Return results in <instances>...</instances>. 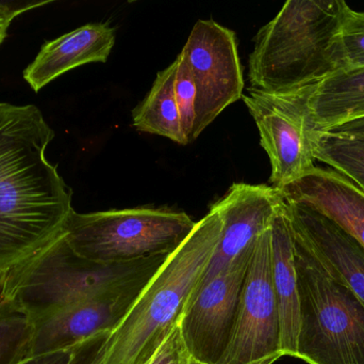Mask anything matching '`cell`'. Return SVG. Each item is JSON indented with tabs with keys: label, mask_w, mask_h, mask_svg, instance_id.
Returning <instances> with one entry per match:
<instances>
[{
	"label": "cell",
	"mask_w": 364,
	"mask_h": 364,
	"mask_svg": "<svg viewBox=\"0 0 364 364\" xmlns=\"http://www.w3.org/2000/svg\"><path fill=\"white\" fill-rule=\"evenodd\" d=\"M344 0H289L263 26L250 56V89L284 93L318 85L343 70L340 29Z\"/></svg>",
	"instance_id": "cell-3"
},
{
	"label": "cell",
	"mask_w": 364,
	"mask_h": 364,
	"mask_svg": "<svg viewBox=\"0 0 364 364\" xmlns=\"http://www.w3.org/2000/svg\"><path fill=\"white\" fill-rule=\"evenodd\" d=\"M179 55L196 85L195 140L225 108L243 98V68L235 32L213 19L195 24Z\"/></svg>",
	"instance_id": "cell-9"
},
{
	"label": "cell",
	"mask_w": 364,
	"mask_h": 364,
	"mask_svg": "<svg viewBox=\"0 0 364 364\" xmlns=\"http://www.w3.org/2000/svg\"><path fill=\"white\" fill-rule=\"evenodd\" d=\"M32 331L31 322L0 299V364H18L29 357Z\"/></svg>",
	"instance_id": "cell-20"
},
{
	"label": "cell",
	"mask_w": 364,
	"mask_h": 364,
	"mask_svg": "<svg viewBox=\"0 0 364 364\" xmlns=\"http://www.w3.org/2000/svg\"><path fill=\"white\" fill-rule=\"evenodd\" d=\"M215 204L168 256L91 364H147L176 328L213 256L222 231Z\"/></svg>",
	"instance_id": "cell-2"
},
{
	"label": "cell",
	"mask_w": 364,
	"mask_h": 364,
	"mask_svg": "<svg viewBox=\"0 0 364 364\" xmlns=\"http://www.w3.org/2000/svg\"><path fill=\"white\" fill-rule=\"evenodd\" d=\"M314 157L348 177L364 192V137L318 132Z\"/></svg>",
	"instance_id": "cell-19"
},
{
	"label": "cell",
	"mask_w": 364,
	"mask_h": 364,
	"mask_svg": "<svg viewBox=\"0 0 364 364\" xmlns=\"http://www.w3.org/2000/svg\"><path fill=\"white\" fill-rule=\"evenodd\" d=\"M109 333H102L90 338L75 348L74 356L70 364H91L95 359L102 342L108 337Z\"/></svg>",
	"instance_id": "cell-25"
},
{
	"label": "cell",
	"mask_w": 364,
	"mask_h": 364,
	"mask_svg": "<svg viewBox=\"0 0 364 364\" xmlns=\"http://www.w3.org/2000/svg\"><path fill=\"white\" fill-rule=\"evenodd\" d=\"M309 108L320 132L364 118V68L338 71L314 85Z\"/></svg>",
	"instance_id": "cell-17"
},
{
	"label": "cell",
	"mask_w": 364,
	"mask_h": 364,
	"mask_svg": "<svg viewBox=\"0 0 364 364\" xmlns=\"http://www.w3.org/2000/svg\"><path fill=\"white\" fill-rule=\"evenodd\" d=\"M325 132L343 135V136L364 137V118L340 124V125L335 126V128H329Z\"/></svg>",
	"instance_id": "cell-27"
},
{
	"label": "cell",
	"mask_w": 364,
	"mask_h": 364,
	"mask_svg": "<svg viewBox=\"0 0 364 364\" xmlns=\"http://www.w3.org/2000/svg\"><path fill=\"white\" fill-rule=\"evenodd\" d=\"M293 239L301 308L296 358L308 364H364L363 303L294 233Z\"/></svg>",
	"instance_id": "cell-5"
},
{
	"label": "cell",
	"mask_w": 364,
	"mask_h": 364,
	"mask_svg": "<svg viewBox=\"0 0 364 364\" xmlns=\"http://www.w3.org/2000/svg\"><path fill=\"white\" fill-rule=\"evenodd\" d=\"M156 273L77 301L34 323L29 357L72 350L90 338L110 333Z\"/></svg>",
	"instance_id": "cell-11"
},
{
	"label": "cell",
	"mask_w": 364,
	"mask_h": 364,
	"mask_svg": "<svg viewBox=\"0 0 364 364\" xmlns=\"http://www.w3.org/2000/svg\"><path fill=\"white\" fill-rule=\"evenodd\" d=\"M170 256L129 263L95 262L77 254L62 232L0 278V299L14 306L33 325L77 301L156 273Z\"/></svg>",
	"instance_id": "cell-4"
},
{
	"label": "cell",
	"mask_w": 364,
	"mask_h": 364,
	"mask_svg": "<svg viewBox=\"0 0 364 364\" xmlns=\"http://www.w3.org/2000/svg\"><path fill=\"white\" fill-rule=\"evenodd\" d=\"M339 42L343 70L364 68V11H355L346 4Z\"/></svg>",
	"instance_id": "cell-21"
},
{
	"label": "cell",
	"mask_w": 364,
	"mask_h": 364,
	"mask_svg": "<svg viewBox=\"0 0 364 364\" xmlns=\"http://www.w3.org/2000/svg\"><path fill=\"white\" fill-rule=\"evenodd\" d=\"M115 43V30L107 24L81 26L45 43L23 78L36 92L64 73L92 62H106Z\"/></svg>",
	"instance_id": "cell-15"
},
{
	"label": "cell",
	"mask_w": 364,
	"mask_h": 364,
	"mask_svg": "<svg viewBox=\"0 0 364 364\" xmlns=\"http://www.w3.org/2000/svg\"><path fill=\"white\" fill-rule=\"evenodd\" d=\"M147 364H203L199 363L186 348L179 326L162 343Z\"/></svg>",
	"instance_id": "cell-23"
},
{
	"label": "cell",
	"mask_w": 364,
	"mask_h": 364,
	"mask_svg": "<svg viewBox=\"0 0 364 364\" xmlns=\"http://www.w3.org/2000/svg\"><path fill=\"white\" fill-rule=\"evenodd\" d=\"M177 61L158 73L146 98L132 111V123L140 132L171 139L178 145H188L182 130L175 98Z\"/></svg>",
	"instance_id": "cell-18"
},
{
	"label": "cell",
	"mask_w": 364,
	"mask_h": 364,
	"mask_svg": "<svg viewBox=\"0 0 364 364\" xmlns=\"http://www.w3.org/2000/svg\"><path fill=\"white\" fill-rule=\"evenodd\" d=\"M75 348L72 350H59L48 354L30 356L18 364H70L74 356Z\"/></svg>",
	"instance_id": "cell-26"
},
{
	"label": "cell",
	"mask_w": 364,
	"mask_h": 364,
	"mask_svg": "<svg viewBox=\"0 0 364 364\" xmlns=\"http://www.w3.org/2000/svg\"><path fill=\"white\" fill-rule=\"evenodd\" d=\"M271 249L272 277L279 311L282 356L296 358L301 308L295 267L294 239L284 201L272 222Z\"/></svg>",
	"instance_id": "cell-16"
},
{
	"label": "cell",
	"mask_w": 364,
	"mask_h": 364,
	"mask_svg": "<svg viewBox=\"0 0 364 364\" xmlns=\"http://www.w3.org/2000/svg\"><path fill=\"white\" fill-rule=\"evenodd\" d=\"M293 233L327 273L364 305V249L333 220L311 207L286 202Z\"/></svg>",
	"instance_id": "cell-13"
},
{
	"label": "cell",
	"mask_w": 364,
	"mask_h": 364,
	"mask_svg": "<svg viewBox=\"0 0 364 364\" xmlns=\"http://www.w3.org/2000/svg\"><path fill=\"white\" fill-rule=\"evenodd\" d=\"M314 85L284 93L248 90L243 100L271 162L272 187L282 189L316 168V123L309 108Z\"/></svg>",
	"instance_id": "cell-7"
},
{
	"label": "cell",
	"mask_w": 364,
	"mask_h": 364,
	"mask_svg": "<svg viewBox=\"0 0 364 364\" xmlns=\"http://www.w3.org/2000/svg\"><path fill=\"white\" fill-rule=\"evenodd\" d=\"M254 247L198 288L182 316V339L199 363L218 364L226 352Z\"/></svg>",
	"instance_id": "cell-10"
},
{
	"label": "cell",
	"mask_w": 364,
	"mask_h": 364,
	"mask_svg": "<svg viewBox=\"0 0 364 364\" xmlns=\"http://www.w3.org/2000/svg\"><path fill=\"white\" fill-rule=\"evenodd\" d=\"M196 222L183 212L136 207L79 214L73 209L63 232L70 247L87 260L129 263L172 254Z\"/></svg>",
	"instance_id": "cell-6"
},
{
	"label": "cell",
	"mask_w": 364,
	"mask_h": 364,
	"mask_svg": "<svg viewBox=\"0 0 364 364\" xmlns=\"http://www.w3.org/2000/svg\"><path fill=\"white\" fill-rule=\"evenodd\" d=\"M282 357L279 311L272 277L269 227L255 245L232 335L218 364H274Z\"/></svg>",
	"instance_id": "cell-8"
},
{
	"label": "cell",
	"mask_w": 364,
	"mask_h": 364,
	"mask_svg": "<svg viewBox=\"0 0 364 364\" xmlns=\"http://www.w3.org/2000/svg\"><path fill=\"white\" fill-rule=\"evenodd\" d=\"M279 190L286 202L316 209L333 220L364 249V192L331 168L316 167Z\"/></svg>",
	"instance_id": "cell-14"
},
{
	"label": "cell",
	"mask_w": 364,
	"mask_h": 364,
	"mask_svg": "<svg viewBox=\"0 0 364 364\" xmlns=\"http://www.w3.org/2000/svg\"><path fill=\"white\" fill-rule=\"evenodd\" d=\"M43 6V2H29V4H16V2H0V45L8 34L11 21L26 11Z\"/></svg>",
	"instance_id": "cell-24"
},
{
	"label": "cell",
	"mask_w": 364,
	"mask_h": 364,
	"mask_svg": "<svg viewBox=\"0 0 364 364\" xmlns=\"http://www.w3.org/2000/svg\"><path fill=\"white\" fill-rule=\"evenodd\" d=\"M55 137L34 105L0 103V278L63 232L72 190L47 160Z\"/></svg>",
	"instance_id": "cell-1"
},
{
	"label": "cell",
	"mask_w": 364,
	"mask_h": 364,
	"mask_svg": "<svg viewBox=\"0 0 364 364\" xmlns=\"http://www.w3.org/2000/svg\"><path fill=\"white\" fill-rule=\"evenodd\" d=\"M282 202L276 188L244 183L233 184L214 202L222 218V231L198 288L254 247L258 237L271 227Z\"/></svg>",
	"instance_id": "cell-12"
},
{
	"label": "cell",
	"mask_w": 364,
	"mask_h": 364,
	"mask_svg": "<svg viewBox=\"0 0 364 364\" xmlns=\"http://www.w3.org/2000/svg\"><path fill=\"white\" fill-rule=\"evenodd\" d=\"M177 70L175 77V98L178 107L179 117L184 136L188 142H192L196 124L197 91L190 68L181 55L176 59Z\"/></svg>",
	"instance_id": "cell-22"
}]
</instances>
